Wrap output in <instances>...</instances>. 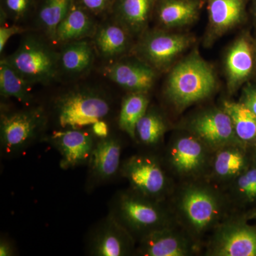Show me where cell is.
<instances>
[{
  "instance_id": "obj_1",
  "label": "cell",
  "mask_w": 256,
  "mask_h": 256,
  "mask_svg": "<svg viewBox=\"0 0 256 256\" xmlns=\"http://www.w3.org/2000/svg\"><path fill=\"white\" fill-rule=\"evenodd\" d=\"M229 204L228 196L208 180H198L182 182L170 208L176 223L200 246L204 236L228 217Z\"/></svg>"
},
{
  "instance_id": "obj_2",
  "label": "cell",
  "mask_w": 256,
  "mask_h": 256,
  "mask_svg": "<svg viewBox=\"0 0 256 256\" xmlns=\"http://www.w3.org/2000/svg\"><path fill=\"white\" fill-rule=\"evenodd\" d=\"M216 78L210 64L194 50L170 70L165 84L166 100L178 112H182L214 92Z\"/></svg>"
},
{
  "instance_id": "obj_3",
  "label": "cell",
  "mask_w": 256,
  "mask_h": 256,
  "mask_svg": "<svg viewBox=\"0 0 256 256\" xmlns=\"http://www.w3.org/2000/svg\"><path fill=\"white\" fill-rule=\"evenodd\" d=\"M112 110L110 96L89 86L67 89L52 104V116L60 130L89 128L98 121L106 120Z\"/></svg>"
},
{
  "instance_id": "obj_4",
  "label": "cell",
  "mask_w": 256,
  "mask_h": 256,
  "mask_svg": "<svg viewBox=\"0 0 256 256\" xmlns=\"http://www.w3.org/2000/svg\"><path fill=\"white\" fill-rule=\"evenodd\" d=\"M164 202L146 198L130 188L114 195L109 214L138 242L154 230L178 224L172 210Z\"/></svg>"
},
{
  "instance_id": "obj_5",
  "label": "cell",
  "mask_w": 256,
  "mask_h": 256,
  "mask_svg": "<svg viewBox=\"0 0 256 256\" xmlns=\"http://www.w3.org/2000/svg\"><path fill=\"white\" fill-rule=\"evenodd\" d=\"M2 60L32 85H47L60 76L58 52L42 34L24 36L16 50Z\"/></svg>"
},
{
  "instance_id": "obj_6",
  "label": "cell",
  "mask_w": 256,
  "mask_h": 256,
  "mask_svg": "<svg viewBox=\"0 0 256 256\" xmlns=\"http://www.w3.org/2000/svg\"><path fill=\"white\" fill-rule=\"evenodd\" d=\"M213 153L194 134L184 130L171 138L162 162L170 175L182 182L206 180Z\"/></svg>"
},
{
  "instance_id": "obj_7",
  "label": "cell",
  "mask_w": 256,
  "mask_h": 256,
  "mask_svg": "<svg viewBox=\"0 0 256 256\" xmlns=\"http://www.w3.org/2000/svg\"><path fill=\"white\" fill-rule=\"evenodd\" d=\"M120 174L127 180L131 190L140 194L164 202L174 192L170 174L164 163L151 154H137L122 162Z\"/></svg>"
},
{
  "instance_id": "obj_8",
  "label": "cell",
  "mask_w": 256,
  "mask_h": 256,
  "mask_svg": "<svg viewBox=\"0 0 256 256\" xmlns=\"http://www.w3.org/2000/svg\"><path fill=\"white\" fill-rule=\"evenodd\" d=\"M48 116L41 106L23 110H1L0 141L2 151L14 156L40 139L46 129Z\"/></svg>"
},
{
  "instance_id": "obj_9",
  "label": "cell",
  "mask_w": 256,
  "mask_h": 256,
  "mask_svg": "<svg viewBox=\"0 0 256 256\" xmlns=\"http://www.w3.org/2000/svg\"><path fill=\"white\" fill-rule=\"evenodd\" d=\"M194 38L188 34L174 33L165 30L144 32L132 47L134 56L156 72L171 66L176 58L190 48Z\"/></svg>"
},
{
  "instance_id": "obj_10",
  "label": "cell",
  "mask_w": 256,
  "mask_h": 256,
  "mask_svg": "<svg viewBox=\"0 0 256 256\" xmlns=\"http://www.w3.org/2000/svg\"><path fill=\"white\" fill-rule=\"evenodd\" d=\"M206 255L256 256V227L244 216L226 217L212 230Z\"/></svg>"
},
{
  "instance_id": "obj_11",
  "label": "cell",
  "mask_w": 256,
  "mask_h": 256,
  "mask_svg": "<svg viewBox=\"0 0 256 256\" xmlns=\"http://www.w3.org/2000/svg\"><path fill=\"white\" fill-rule=\"evenodd\" d=\"M184 130L200 140L212 152L228 144H242L236 137L232 118L222 107L210 108L194 114L185 124Z\"/></svg>"
},
{
  "instance_id": "obj_12",
  "label": "cell",
  "mask_w": 256,
  "mask_h": 256,
  "mask_svg": "<svg viewBox=\"0 0 256 256\" xmlns=\"http://www.w3.org/2000/svg\"><path fill=\"white\" fill-rule=\"evenodd\" d=\"M137 242L134 237L108 214L94 226L86 242L88 255L128 256L136 254Z\"/></svg>"
},
{
  "instance_id": "obj_13",
  "label": "cell",
  "mask_w": 256,
  "mask_h": 256,
  "mask_svg": "<svg viewBox=\"0 0 256 256\" xmlns=\"http://www.w3.org/2000/svg\"><path fill=\"white\" fill-rule=\"evenodd\" d=\"M200 246L178 224L154 230L137 242L136 255L188 256L197 254Z\"/></svg>"
},
{
  "instance_id": "obj_14",
  "label": "cell",
  "mask_w": 256,
  "mask_h": 256,
  "mask_svg": "<svg viewBox=\"0 0 256 256\" xmlns=\"http://www.w3.org/2000/svg\"><path fill=\"white\" fill-rule=\"evenodd\" d=\"M43 140L58 152L60 168L67 170L88 164L98 139L86 128L58 130L44 137Z\"/></svg>"
},
{
  "instance_id": "obj_15",
  "label": "cell",
  "mask_w": 256,
  "mask_h": 256,
  "mask_svg": "<svg viewBox=\"0 0 256 256\" xmlns=\"http://www.w3.org/2000/svg\"><path fill=\"white\" fill-rule=\"evenodd\" d=\"M122 148V142L117 136L110 134L98 140L88 164V192L109 182L120 174Z\"/></svg>"
},
{
  "instance_id": "obj_16",
  "label": "cell",
  "mask_w": 256,
  "mask_h": 256,
  "mask_svg": "<svg viewBox=\"0 0 256 256\" xmlns=\"http://www.w3.org/2000/svg\"><path fill=\"white\" fill-rule=\"evenodd\" d=\"M114 60L102 68L109 80L129 92H146L152 88L156 72L149 65L138 60Z\"/></svg>"
},
{
  "instance_id": "obj_17",
  "label": "cell",
  "mask_w": 256,
  "mask_h": 256,
  "mask_svg": "<svg viewBox=\"0 0 256 256\" xmlns=\"http://www.w3.org/2000/svg\"><path fill=\"white\" fill-rule=\"evenodd\" d=\"M247 146L240 143L228 144L213 153L206 180L229 184L249 166Z\"/></svg>"
},
{
  "instance_id": "obj_18",
  "label": "cell",
  "mask_w": 256,
  "mask_h": 256,
  "mask_svg": "<svg viewBox=\"0 0 256 256\" xmlns=\"http://www.w3.org/2000/svg\"><path fill=\"white\" fill-rule=\"evenodd\" d=\"M208 23L206 43L215 41L242 22L246 0H207Z\"/></svg>"
},
{
  "instance_id": "obj_19",
  "label": "cell",
  "mask_w": 256,
  "mask_h": 256,
  "mask_svg": "<svg viewBox=\"0 0 256 256\" xmlns=\"http://www.w3.org/2000/svg\"><path fill=\"white\" fill-rule=\"evenodd\" d=\"M156 0H114L110 16L132 36L146 31L156 8Z\"/></svg>"
},
{
  "instance_id": "obj_20",
  "label": "cell",
  "mask_w": 256,
  "mask_h": 256,
  "mask_svg": "<svg viewBox=\"0 0 256 256\" xmlns=\"http://www.w3.org/2000/svg\"><path fill=\"white\" fill-rule=\"evenodd\" d=\"M132 36L110 18L98 24L92 37L96 53L104 60H116L131 47Z\"/></svg>"
},
{
  "instance_id": "obj_21",
  "label": "cell",
  "mask_w": 256,
  "mask_h": 256,
  "mask_svg": "<svg viewBox=\"0 0 256 256\" xmlns=\"http://www.w3.org/2000/svg\"><path fill=\"white\" fill-rule=\"evenodd\" d=\"M201 0H156L154 15L162 30L182 28L196 21Z\"/></svg>"
},
{
  "instance_id": "obj_22",
  "label": "cell",
  "mask_w": 256,
  "mask_h": 256,
  "mask_svg": "<svg viewBox=\"0 0 256 256\" xmlns=\"http://www.w3.org/2000/svg\"><path fill=\"white\" fill-rule=\"evenodd\" d=\"M254 64V50L248 37H239L229 48L226 58L227 86L230 94L249 78Z\"/></svg>"
},
{
  "instance_id": "obj_23",
  "label": "cell",
  "mask_w": 256,
  "mask_h": 256,
  "mask_svg": "<svg viewBox=\"0 0 256 256\" xmlns=\"http://www.w3.org/2000/svg\"><path fill=\"white\" fill-rule=\"evenodd\" d=\"M60 46L58 52L60 75L78 78L90 72L97 54L92 42L82 40L63 44Z\"/></svg>"
},
{
  "instance_id": "obj_24",
  "label": "cell",
  "mask_w": 256,
  "mask_h": 256,
  "mask_svg": "<svg viewBox=\"0 0 256 256\" xmlns=\"http://www.w3.org/2000/svg\"><path fill=\"white\" fill-rule=\"evenodd\" d=\"M96 16L74 0L68 13L57 28L55 44L62 45L68 42L92 38L98 26Z\"/></svg>"
},
{
  "instance_id": "obj_25",
  "label": "cell",
  "mask_w": 256,
  "mask_h": 256,
  "mask_svg": "<svg viewBox=\"0 0 256 256\" xmlns=\"http://www.w3.org/2000/svg\"><path fill=\"white\" fill-rule=\"evenodd\" d=\"M74 0H38L34 18L37 28L47 40L56 44L57 28L68 13Z\"/></svg>"
},
{
  "instance_id": "obj_26",
  "label": "cell",
  "mask_w": 256,
  "mask_h": 256,
  "mask_svg": "<svg viewBox=\"0 0 256 256\" xmlns=\"http://www.w3.org/2000/svg\"><path fill=\"white\" fill-rule=\"evenodd\" d=\"M150 107V98L146 92H128L121 102L118 124L122 132L136 140L138 121Z\"/></svg>"
},
{
  "instance_id": "obj_27",
  "label": "cell",
  "mask_w": 256,
  "mask_h": 256,
  "mask_svg": "<svg viewBox=\"0 0 256 256\" xmlns=\"http://www.w3.org/2000/svg\"><path fill=\"white\" fill-rule=\"evenodd\" d=\"M222 108L232 118L238 140L244 146H256V116L240 102L224 100Z\"/></svg>"
},
{
  "instance_id": "obj_28",
  "label": "cell",
  "mask_w": 256,
  "mask_h": 256,
  "mask_svg": "<svg viewBox=\"0 0 256 256\" xmlns=\"http://www.w3.org/2000/svg\"><path fill=\"white\" fill-rule=\"evenodd\" d=\"M168 130V124L162 114L149 107L136 126V141L142 146L154 148L162 142Z\"/></svg>"
},
{
  "instance_id": "obj_29",
  "label": "cell",
  "mask_w": 256,
  "mask_h": 256,
  "mask_svg": "<svg viewBox=\"0 0 256 256\" xmlns=\"http://www.w3.org/2000/svg\"><path fill=\"white\" fill-rule=\"evenodd\" d=\"M32 84L2 60L0 62V92L4 98L16 99L24 104L33 101Z\"/></svg>"
},
{
  "instance_id": "obj_30",
  "label": "cell",
  "mask_w": 256,
  "mask_h": 256,
  "mask_svg": "<svg viewBox=\"0 0 256 256\" xmlns=\"http://www.w3.org/2000/svg\"><path fill=\"white\" fill-rule=\"evenodd\" d=\"M230 204L246 206L256 203V166L249 165L245 171L229 184Z\"/></svg>"
},
{
  "instance_id": "obj_31",
  "label": "cell",
  "mask_w": 256,
  "mask_h": 256,
  "mask_svg": "<svg viewBox=\"0 0 256 256\" xmlns=\"http://www.w3.org/2000/svg\"><path fill=\"white\" fill-rule=\"evenodd\" d=\"M38 0H0L1 23L11 20L15 24L22 23L33 18Z\"/></svg>"
},
{
  "instance_id": "obj_32",
  "label": "cell",
  "mask_w": 256,
  "mask_h": 256,
  "mask_svg": "<svg viewBox=\"0 0 256 256\" xmlns=\"http://www.w3.org/2000/svg\"><path fill=\"white\" fill-rule=\"evenodd\" d=\"M82 8L95 16L110 15L114 0H76Z\"/></svg>"
},
{
  "instance_id": "obj_33",
  "label": "cell",
  "mask_w": 256,
  "mask_h": 256,
  "mask_svg": "<svg viewBox=\"0 0 256 256\" xmlns=\"http://www.w3.org/2000/svg\"><path fill=\"white\" fill-rule=\"evenodd\" d=\"M28 32L26 28H24L18 24H13L10 26H2L0 28V52L2 53L6 43L13 36L16 34H22Z\"/></svg>"
},
{
  "instance_id": "obj_34",
  "label": "cell",
  "mask_w": 256,
  "mask_h": 256,
  "mask_svg": "<svg viewBox=\"0 0 256 256\" xmlns=\"http://www.w3.org/2000/svg\"><path fill=\"white\" fill-rule=\"evenodd\" d=\"M239 102L256 116V86L249 85L246 87Z\"/></svg>"
},
{
  "instance_id": "obj_35",
  "label": "cell",
  "mask_w": 256,
  "mask_h": 256,
  "mask_svg": "<svg viewBox=\"0 0 256 256\" xmlns=\"http://www.w3.org/2000/svg\"><path fill=\"white\" fill-rule=\"evenodd\" d=\"M89 129L98 140L102 139L110 136V130L106 120H100L92 124Z\"/></svg>"
},
{
  "instance_id": "obj_36",
  "label": "cell",
  "mask_w": 256,
  "mask_h": 256,
  "mask_svg": "<svg viewBox=\"0 0 256 256\" xmlns=\"http://www.w3.org/2000/svg\"><path fill=\"white\" fill-rule=\"evenodd\" d=\"M15 255V248L12 242L6 237L0 239V256H12Z\"/></svg>"
},
{
  "instance_id": "obj_37",
  "label": "cell",
  "mask_w": 256,
  "mask_h": 256,
  "mask_svg": "<svg viewBox=\"0 0 256 256\" xmlns=\"http://www.w3.org/2000/svg\"><path fill=\"white\" fill-rule=\"evenodd\" d=\"M247 220H256V208H252L250 212H248L244 216Z\"/></svg>"
},
{
  "instance_id": "obj_38",
  "label": "cell",
  "mask_w": 256,
  "mask_h": 256,
  "mask_svg": "<svg viewBox=\"0 0 256 256\" xmlns=\"http://www.w3.org/2000/svg\"><path fill=\"white\" fill-rule=\"evenodd\" d=\"M255 148V153H254V164L256 166V146H254Z\"/></svg>"
},
{
  "instance_id": "obj_39",
  "label": "cell",
  "mask_w": 256,
  "mask_h": 256,
  "mask_svg": "<svg viewBox=\"0 0 256 256\" xmlns=\"http://www.w3.org/2000/svg\"></svg>"
},
{
  "instance_id": "obj_40",
  "label": "cell",
  "mask_w": 256,
  "mask_h": 256,
  "mask_svg": "<svg viewBox=\"0 0 256 256\" xmlns=\"http://www.w3.org/2000/svg\"></svg>"
}]
</instances>
